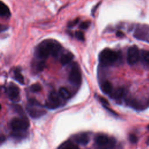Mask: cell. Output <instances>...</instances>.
Returning <instances> with one entry per match:
<instances>
[{
	"instance_id": "16",
	"label": "cell",
	"mask_w": 149,
	"mask_h": 149,
	"mask_svg": "<svg viewBox=\"0 0 149 149\" xmlns=\"http://www.w3.org/2000/svg\"><path fill=\"white\" fill-rule=\"evenodd\" d=\"M101 89L104 94H110L112 91V86L109 81H104L101 84Z\"/></svg>"
},
{
	"instance_id": "1",
	"label": "cell",
	"mask_w": 149,
	"mask_h": 149,
	"mask_svg": "<svg viewBox=\"0 0 149 149\" xmlns=\"http://www.w3.org/2000/svg\"><path fill=\"white\" fill-rule=\"evenodd\" d=\"M61 48V45L59 42L52 39H48L38 44L36 49V54L38 58L45 59L50 55L56 56Z\"/></svg>"
},
{
	"instance_id": "29",
	"label": "cell",
	"mask_w": 149,
	"mask_h": 149,
	"mask_svg": "<svg viewBox=\"0 0 149 149\" xmlns=\"http://www.w3.org/2000/svg\"><path fill=\"white\" fill-rule=\"evenodd\" d=\"M8 29V27L6 26H3V25H1V31H5V30H6V29Z\"/></svg>"
},
{
	"instance_id": "9",
	"label": "cell",
	"mask_w": 149,
	"mask_h": 149,
	"mask_svg": "<svg viewBox=\"0 0 149 149\" xmlns=\"http://www.w3.org/2000/svg\"><path fill=\"white\" fill-rule=\"evenodd\" d=\"M115 142L116 141L114 139H109L108 136L105 134H99L95 138L96 144L101 147H106L108 146L109 148H111L115 146Z\"/></svg>"
},
{
	"instance_id": "27",
	"label": "cell",
	"mask_w": 149,
	"mask_h": 149,
	"mask_svg": "<svg viewBox=\"0 0 149 149\" xmlns=\"http://www.w3.org/2000/svg\"><path fill=\"white\" fill-rule=\"evenodd\" d=\"M62 149H77V148L72 143L66 144L65 146L63 147Z\"/></svg>"
},
{
	"instance_id": "31",
	"label": "cell",
	"mask_w": 149,
	"mask_h": 149,
	"mask_svg": "<svg viewBox=\"0 0 149 149\" xmlns=\"http://www.w3.org/2000/svg\"><path fill=\"white\" fill-rule=\"evenodd\" d=\"M148 142H149V139H148V141H147Z\"/></svg>"
},
{
	"instance_id": "4",
	"label": "cell",
	"mask_w": 149,
	"mask_h": 149,
	"mask_svg": "<svg viewBox=\"0 0 149 149\" xmlns=\"http://www.w3.org/2000/svg\"><path fill=\"white\" fill-rule=\"evenodd\" d=\"M11 129L16 132L25 131L29 127V121L24 117L14 118L10 123Z\"/></svg>"
},
{
	"instance_id": "11",
	"label": "cell",
	"mask_w": 149,
	"mask_h": 149,
	"mask_svg": "<svg viewBox=\"0 0 149 149\" xmlns=\"http://www.w3.org/2000/svg\"><path fill=\"white\" fill-rule=\"evenodd\" d=\"M74 141L80 145L85 146L88 143L89 137L87 133H80L75 136Z\"/></svg>"
},
{
	"instance_id": "22",
	"label": "cell",
	"mask_w": 149,
	"mask_h": 149,
	"mask_svg": "<svg viewBox=\"0 0 149 149\" xmlns=\"http://www.w3.org/2000/svg\"><path fill=\"white\" fill-rule=\"evenodd\" d=\"M75 36L76 38L80 41H84V36L83 33L80 31H76L75 33Z\"/></svg>"
},
{
	"instance_id": "18",
	"label": "cell",
	"mask_w": 149,
	"mask_h": 149,
	"mask_svg": "<svg viewBox=\"0 0 149 149\" xmlns=\"http://www.w3.org/2000/svg\"><path fill=\"white\" fill-rule=\"evenodd\" d=\"M14 77L15 79L19 83L21 84H24V78L22 74L20 73L19 71H15V74H14Z\"/></svg>"
},
{
	"instance_id": "19",
	"label": "cell",
	"mask_w": 149,
	"mask_h": 149,
	"mask_svg": "<svg viewBox=\"0 0 149 149\" xmlns=\"http://www.w3.org/2000/svg\"><path fill=\"white\" fill-rule=\"evenodd\" d=\"M13 109L17 113H19L20 116H24V111L23 109L22 108V107L18 104H15L13 105Z\"/></svg>"
},
{
	"instance_id": "3",
	"label": "cell",
	"mask_w": 149,
	"mask_h": 149,
	"mask_svg": "<svg viewBox=\"0 0 149 149\" xmlns=\"http://www.w3.org/2000/svg\"><path fill=\"white\" fill-rule=\"evenodd\" d=\"M29 105L27 107V110L29 115L33 118H38L45 115L46 111L41 108V105L34 98H31L29 101Z\"/></svg>"
},
{
	"instance_id": "17",
	"label": "cell",
	"mask_w": 149,
	"mask_h": 149,
	"mask_svg": "<svg viewBox=\"0 0 149 149\" xmlns=\"http://www.w3.org/2000/svg\"><path fill=\"white\" fill-rule=\"evenodd\" d=\"M59 94L61 97L64 100H68L70 97V93L67 88L63 87H62L59 88Z\"/></svg>"
},
{
	"instance_id": "26",
	"label": "cell",
	"mask_w": 149,
	"mask_h": 149,
	"mask_svg": "<svg viewBox=\"0 0 149 149\" xmlns=\"http://www.w3.org/2000/svg\"><path fill=\"white\" fill-rule=\"evenodd\" d=\"M129 141H130L132 143L135 144V143H136L137 142V141H138V138H137V137L135 134H130L129 136Z\"/></svg>"
},
{
	"instance_id": "24",
	"label": "cell",
	"mask_w": 149,
	"mask_h": 149,
	"mask_svg": "<svg viewBox=\"0 0 149 149\" xmlns=\"http://www.w3.org/2000/svg\"><path fill=\"white\" fill-rule=\"evenodd\" d=\"M90 24V22L89 21H84L80 23L79 27L81 29L85 30V29H87L89 27Z\"/></svg>"
},
{
	"instance_id": "15",
	"label": "cell",
	"mask_w": 149,
	"mask_h": 149,
	"mask_svg": "<svg viewBox=\"0 0 149 149\" xmlns=\"http://www.w3.org/2000/svg\"><path fill=\"white\" fill-rule=\"evenodd\" d=\"M0 15L2 17L8 18L10 16V12L9 8L2 2L0 4Z\"/></svg>"
},
{
	"instance_id": "23",
	"label": "cell",
	"mask_w": 149,
	"mask_h": 149,
	"mask_svg": "<svg viewBox=\"0 0 149 149\" xmlns=\"http://www.w3.org/2000/svg\"><path fill=\"white\" fill-rule=\"evenodd\" d=\"M45 66V63L44 61H40L37 65V69L39 72H41L44 70Z\"/></svg>"
},
{
	"instance_id": "30",
	"label": "cell",
	"mask_w": 149,
	"mask_h": 149,
	"mask_svg": "<svg viewBox=\"0 0 149 149\" xmlns=\"http://www.w3.org/2000/svg\"><path fill=\"white\" fill-rule=\"evenodd\" d=\"M147 129L149 130V125H148V126H147Z\"/></svg>"
},
{
	"instance_id": "10",
	"label": "cell",
	"mask_w": 149,
	"mask_h": 149,
	"mask_svg": "<svg viewBox=\"0 0 149 149\" xmlns=\"http://www.w3.org/2000/svg\"><path fill=\"white\" fill-rule=\"evenodd\" d=\"M19 88L15 84H10L8 89V94L11 100H15L19 95Z\"/></svg>"
},
{
	"instance_id": "20",
	"label": "cell",
	"mask_w": 149,
	"mask_h": 149,
	"mask_svg": "<svg viewBox=\"0 0 149 149\" xmlns=\"http://www.w3.org/2000/svg\"><path fill=\"white\" fill-rule=\"evenodd\" d=\"M30 90L31 91H33L34 93H37V92L40 91L41 90V87L39 84H37V83L33 84L31 86Z\"/></svg>"
},
{
	"instance_id": "8",
	"label": "cell",
	"mask_w": 149,
	"mask_h": 149,
	"mask_svg": "<svg viewBox=\"0 0 149 149\" xmlns=\"http://www.w3.org/2000/svg\"><path fill=\"white\" fill-rule=\"evenodd\" d=\"M149 29L145 26L138 27L134 31V37L140 40L149 41Z\"/></svg>"
},
{
	"instance_id": "28",
	"label": "cell",
	"mask_w": 149,
	"mask_h": 149,
	"mask_svg": "<svg viewBox=\"0 0 149 149\" xmlns=\"http://www.w3.org/2000/svg\"><path fill=\"white\" fill-rule=\"evenodd\" d=\"M116 36H117L118 37H123V36H125L124 33H123L122 31H118L116 32Z\"/></svg>"
},
{
	"instance_id": "21",
	"label": "cell",
	"mask_w": 149,
	"mask_h": 149,
	"mask_svg": "<svg viewBox=\"0 0 149 149\" xmlns=\"http://www.w3.org/2000/svg\"><path fill=\"white\" fill-rule=\"evenodd\" d=\"M144 61L149 64V51H143L141 53Z\"/></svg>"
},
{
	"instance_id": "25",
	"label": "cell",
	"mask_w": 149,
	"mask_h": 149,
	"mask_svg": "<svg viewBox=\"0 0 149 149\" xmlns=\"http://www.w3.org/2000/svg\"><path fill=\"white\" fill-rule=\"evenodd\" d=\"M79 22V18H77V19H75L70 22H69L68 24V27H69V28H72L74 26H75Z\"/></svg>"
},
{
	"instance_id": "5",
	"label": "cell",
	"mask_w": 149,
	"mask_h": 149,
	"mask_svg": "<svg viewBox=\"0 0 149 149\" xmlns=\"http://www.w3.org/2000/svg\"><path fill=\"white\" fill-rule=\"evenodd\" d=\"M68 79L69 81L73 85L79 86L81 82V74L80 68L77 63H74L72 66Z\"/></svg>"
},
{
	"instance_id": "12",
	"label": "cell",
	"mask_w": 149,
	"mask_h": 149,
	"mask_svg": "<svg viewBox=\"0 0 149 149\" xmlns=\"http://www.w3.org/2000/svg\"><path fill=\"white\" fill-rule=\"evenodd\" d=\"M126 102L127 105L131 107L136 109H141L144 108V105L143 103L138 101L137 99L133 98H127L126 99Z\"/></svg>"
},
{
	"instance_id": "14",
	"label": "cell",
	"mask_w": 149,
	"mask_h": 149,
	"mask_svg": "<svg viewBox=\"0 0 149 149\" xmlns=\"http://www.w3.org/2000/svg\"><path fill=\"white\" fill-rule=\"evenodd\" d=\"M110 94L113 99L116 101H120L123 97L124 90L122 88H118L114 91H112Z\"/></svg>"
},
{
	"instance_id": "6",
	"label": "cell",
	"mask_w": 149,
	"mask_h": 149,
	"mask_svg": "<svg viewBox=\"0 0 149 149\" xmlns=\"http://www.w3.org/2000/svg\"><path fill=\"white\" fill-rule=\"evenodd\" d=\"M59 94H58L54 91H52L48 95V100L46 102V106L48 108L54 109L61 104V99Z\"/></svg>"
},
{
	"instance_id": "7",
	"label": "cell",
	"mask_w": 149,
	"mask_h": 149,
	"mask_svg": "<svg viewBox=\"0 0 149 149\" xmlns=\"http://www.w3.org/2000/svg\"><path fill=\"white\" fill-rule=\"evenodd\" d=\"M140 58V53L138 48L136 46L130 47L127 52V63L133 65L136 63Z\"/></svg>"
},
{
	"instance_id": "2",
	"label": "cell",
	"mask_w": 149,
	"mask_h": 149,
	"mask_svg": "<svg viewBox=\"0 0 149 149\" xmlns=\"http://www.w3.org/2000/svg\"><path fill=\"white\" fill-rule=\"evenodd\" d=\"M119 58V54L112 49L106 48L102 50L99 55V62L103 66L112 65Z\"/></svg>"
},
{
	"instance_id": "13",
	"label": "cell",
	"mask_w": 149,
	"mask_h": 149,
	"mask_svg": "<svg viewBox=\"0 0 149 149\" xmlns=\"http://www.w3.org/2000/svg\"><path fill=\"white\" fill-rule=\"evenodd\" d=\"M73 55L70 52H66L62 54L61 56V63L62 65H66L69 63L73 58Z\"/></svg>"
}]
</instances>
